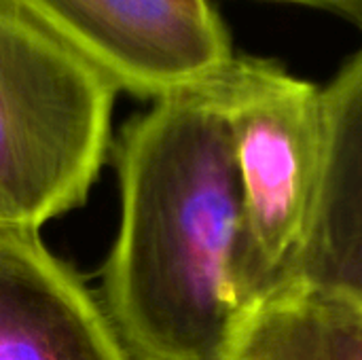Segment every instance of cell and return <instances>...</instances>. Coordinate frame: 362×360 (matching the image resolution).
<instances>
[{
    "label": "cell",
    "instance_id": "obj_4",
    "mask_svg": "<svg viewBox=\"0 0 362 360\" xmlns=\"http://www.w3.org/2000/svg\"><path fill=\"white\" fill-rule=\"evenodd\" d=\"M117 89L165 98L204 87L235 57L208 0H2Z\"/></svg>",
    "mask_w": 362,
    "mask_h": 360
},
{
    "label": "cell",
    "instance_id": "obj_9",
    "mask_svg": "<svg viewBox=\"0 0 362 360\" xmlns=\"http://www.w3.org/2000/svg\"><path fill=\"white\" fill-rule=\"evenodd\" d=\"M11 227H21V225H19V221H17L13 208L8 206L6 197H4L2 191H0V229H11Z\"/></svg>",
    "mask_w": 362,
    "mask_h": 360
},
{
    "label": "cell",
    "instance_id": "obj_8",
    "mask_svg": "<svg viewBox=\"0 0 362 360\" xmlns=\"http://www.w3.org/2000/svg\"><path fill=\"white\" fill-rule=\"evenodd\" d=\"M276 2H295V4H308L318 6L331 13H337L352 23H356L362 30V0H276Z\"/></svg>",
    "mask_w": 362,
    "mask_h": 360
},
{
    "label": "cell",
    "instance_id": "obj_6",
    "mask_svg": "<svg viewBox=\"0 0 362 360\" xmlns=\"http://www.w3.org/2000/svg\"><path fill=\"white\" fill-rule=\"evenodd\" d=\"M286 284L337 295L362 308V49L322 89L318 193Z\"/></svg>",
    "mask_w": 362,
    "mask_h": 360
},
{
    "label": "cell",
    "instance_id": "obj_3",
    "mask_svg": "<svg viewBox=\"0 0 362 360\" xmlns=\"http://www.w3.org/2000/svg\"><path fill=\"white\" fill-rule=\"evenodd\" d=\"M204 87L231 136L248 312L288 282L303 248L322 168V89L259 57H233Z\"/></svg>",
    "mask_w": 362,
    "mask_h": 360
},
{
    "label": "cell",
    "instance_id": "obj_7",
    "mask_svg": "<svg viewBox=\"0 0 362 360\" xmlns=\"http://www.w3.org/2000/svg\"><path fill=\"white\" fill-rule=\"evenodd\" d=\"M227 360H362V308L286 284L240 320Z\"/></svg>",
    "mask_w": 362,
    "mask_h": 360
},
{
    "label": "cell",
    "instance_id": "obj_5",
    "mask_svg": "<svg viewBox=\"0 0 362 360\" xmlns=\"http://www.w3.org/2000/svg\"><path fill=\"white\" fill-rule=\"evenodd\" d=\"M0 360H129L102 306L28 227L0 229Z\"/></svg>",
    "mask_w": 362,
    "mask_h": 360
},
{
    "label": "cell",
    "instance_id": "obj_1",
    "mask_svg": "<svg viewBox=\"0 0 362 360\" xmlns=\"http://www.w3.org/2000/svg\"><path fill=\"white\" fill-rule=\"evenodd\" d=\"M104 314L129 360H227L246 314L231 136L206 87L155 100L119 146Z\"/></svg>",
    "mask_w": 362,
    "mask_h": 360
},
{
    "label": "cell",
    "instance_id": "obj_2",
    "mask_svg": "<svg viewBox=\"0 0 362 360\" xmlns=\"http://www.w3.org/2000/svg\"><path fill=\"white\" fill-rule=\"evenodd\" d=\"M117 91L95 66L0 0V191L21 227L38 231L87 199Z\"/></svg>",
    "mask_w": 362,
    "mask_h": 360
}]
</instances>
